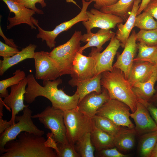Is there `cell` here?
<instances>
[{
    "label": "cell",
    "instance_id": "cell-27",
    "mask_svg": "<svg viewBox=\"0 0 157 157\" xmlns=\"http://www.w3.org/2000/svg\"><path fill=\"white\" fill-rule=\"evenodd\" d=\"M135 0H119L114 4L101 8L99 10L121 17L126 22L132 9Z\"/></svg>",
    "mask_w": 157,
    "mask_h": 157
},
{
    "label": "cell",
    "instance_id": "cell-3",
    "mask_svg": "<svg viewBox=\"0 0 157 157\" xmlns=\"http://www.w3.org/2000/svg\"><path fill=\"white\" fill-rule=\"evenodd\" d=\"M101 84L108 91L110 99H116L127 105L133 112L136 110L138 100L123 72L113 68L112 71L101 73Z\"/></svg>",
    "mask_w": 157,
    "mask_h": 157
},
{
    "label": "cell",
    "instance_id": "cell-26",
    "mask_svg": "<svg viewBox=\"0 0 157 157\" xmlns=\"http://www.w3.org/2000/svg\"><path fill=\"white\" fill-rule=\"evenodd\" d=\"M90 133L92 143L96 150L115 147L114 136L97 128L93 124Z\"/></svg>",
    "mask_w": 157,
    "mask_h": 157
},
{
    "label": "cell",
    "instance_id": "cell-40",
    "mask_svg": "<svg viewBox=\"0 0 157 157\" xmlns=\"http://www.w3.org/2000/svg\"><path fill=\"white\" fill-rule=\"evenodd\" d=\"M143 11L149 12L157 21V0H151Z\"/></svg>",
    "mask_w": 157,
    "mask_h": 157
},
{
    "label": "cell",
    "instance_id": "cell-44",
    "mask_svg": "<svg viewBox=\"0 0 157 157\" xmlns=\"http://www.w3.org/2000/svg\"><path fill=\"white\" fill-rule=\"evenodd\" d=\"M155 88L156 92L149 102L157 107V86Z\"/></svg>",
    "mask_w": 157,
    "mask_h": 157
},
{
    "label": "cell",
    "instance_id": "cell-24",
    "mask_svg": "<svg viewBox=\"0 0 157 157\" xmlns=\"http://www.w3.org/2000/svg\"><path fill=\"white\" fill-rule=\"evenodd\" d=\"M136 133L134 128H122L114 136L115 147L119 151L126 152L132 149L135 144Z\"/></svg>",
    "mask_w": 157,
    "mask_h": 157
},
{
    "label": "cell",
    "instance_id": "cell-7",
    "mask_svg": "<svg viewBox=\"0 0 157 157\" xmlns=\"http://www.w3.org/2000/svg\"><path fill=\"white\" fill-rule=\"evenodd\" d=\"M23 114L16 116L15 122L6 129L0 135V153L2 154L5 146L8 142L15 139L21 133L26 132L43 136L44 131L39 129L34 123L32 119V111L28 108H25Z\"/></svg>",
    "mask_w": 157,
    "mask_h": 157
},
{
    "label": "cell",
    "instance_id": "cell-9",
    "mask_svg": "<svg viewBox=\"0 0 157 157\" xmlns=\"http://www.w3.org/2000/svg\"><path fill=\"white\" fill-rule=\"evenodd\" d=\"M82 8L78 14L69 20L62 22L51 31H47L42 29L38 24V20L34 18L32 20L33 23L37 26L39 31L36 37L38 39L41 38L42 42L45 41L47 46L50 49L55 47L56 43L55 39L59 34L63 31H67L77 23L87 20V9L89 5L94 2V1H86L85 0H82Z\"/></svg>",
    "mask_w": 157,
    "mask_h": 157
},
{
    "label": "cell",
    "instance_id": "cell-19",
    "mask_svg": "<svg viewBox=\"0 0 157 157\" xmlns=\"http://www.w3.org/2000/svg\"><path fill=\"white\" fill-rule=\"evenodd\" d=\"M115 33L111 29H100L96 33L90 31L82 35L81 41L87 42L83 46L81 47L79 52L82 53L83 51L91 47H96L98 51L100 52L102 50V46L114 36Z\"/></svg>",
    "mask_w": 157,
    "mask_h": 157
},
{
    "label": "cell",
    "instance_id": "cell-4",
    "mask_svg": "<svg viewBox=\"0 0 157 157\" xmlns=\"http://www.w3.org/2000/svg\"><path fill=\"white\" fill-rule=\"evenodd\" d=\"M82 36L81 31H75L66 42L54 48L49 52L50 56L58 64L61 76L70 75L74 60L81 47Z\"/></svg>",
    "mask_w": 157,
    "mask_h": 157
},
{
    "label": "cell",
    "instance_id": "cell-39",
    "mask_svg": "<svg viewBox=\"0 0 157 157\" xmlns=\"http://www.w3.org/2000/svg\"><path fill=\"white\" fill-rule=\"evenodd\" d=\"M89 1L91 0H85ZM95 3L94 7L96 9L99 10L101 8L113 5L116 3L119 0H93Z\"/></svg>",
    "mask_w": 157,
    "mask_h": 157
},
{
    "label": "cell",
    "instance_id": "cell-1",
    "mask_svg": "<svg viewBox=\"0 0 157 157\" xmlns=\"http://www.w3.org/2000/svg\"><path fill=\"white\" fill-rule=\"evenodd\" d=\"M27 86L24 95V101L30 104L39 96L45 97L51 102L52 106L63 111L76 108L79 101V96L75 92L72 96L67 95L58 86L62 83V79L58 78L53 80H44L43 86L36 81L33 74L28 75Z\"/></svg>",
    "mask_w": 157,
    "mask_h": 157
},
{
    "label": "cell",
    "instance_id": "cell-21",
    "mask_svg": "<svg viewBox=\"0 0 157 157\" xmlns=\"http://www.w3.org/2000/svg\"><path fill=\"white\" fill-rule=\"evenodd\" d=\"M156 67L155 64L148 62H134L127 79L131 87L147 80Z\"/></svg>",
    "mask_w": 157,
    "mask_h": 157
},
{
    "label": "cell",
    "instance_id": "cell-25",
    "mask_svg": "<svg viewBox=\"0 0 157 157\" xmlns=\"http://www.w3.org/2000/svg\"><path fill=\"white\" fill-rule=\"evenodd\" d=\"M101 78L100 74L92 78L77 82L73 85L72 87H77L76 92L79 95V101L92 92H95L98 93L101 92Z\"/></svg>",
    "mask_w": 157,
    "mask_h": 157
},
{
    "label": "cell",
    "instance_id": "cell-12",
    "mask_svg": "<svg viewBox=\"0 0 157 157\" xmlns=\"http://www.w3.org/2000/svg\"><path fill=\"white\" fill-rule=\"evenodd\" d=\"M88 19L82 22L87 33L91 31L94 28L100 29H115L118 24L123 23V20L121 17L111 13L102 12L99 10L92 8L87 10Z\"/></svg>",
    "mask_w": 157,
    "mask_h": 157
},
{
    "label": "cell",
    "instance_id": "cell-43",
    "mask_svg": "<svg viewBox=\"0 0 157 157\" xmlns=\"http://www.w3.org/2000/svg\"><path fill=\"white\" fill-rule=\"evenodd\" d=\"M151 0H142L138 11L137 15L141 13Z\"/></svg>",
    "mask_w": 157,
    "mask_h": 157
},
{
    "label": "cell",
    "instance_id": "cell-37",
    "mask_svg": "<svg viewBox=\"0 0 157 157\" xmlns=\"http://www.w3.org/2000/svg\"><path fill=\"white\" fill-rule=\"evenodd\" d=\"M18 3L26 7L33 10L38 14H43L44 12L41 10L37 8L35 4L39 3L42 8L46 7L47 4L44 0H14Z\"/></svg>",
    "mask_w": 157,
    "mask_h": 157
},
{
    "label": "cell",
    "instance_id": "cell-11",
    "mask_svg": "<svg viewBox=\"0 0 157 157\" xmlns=\"http://www.w3.org/2000/svg\"><path fill=\"white\" fill-rule=\"evenodd\" d=\"M35 78L37 79L53 80L61 76L60 67L49 52H35L34 58Z\"/></svg>",
    "mask_w": 157,
    "mask_h": 157
},
{
    "label": "cell",
    "instance_id": "cell-35",
    "mask_svg": "<svg viewBox=\"0 0 157 157\" xmlns=\"http://www.w3.org/2000/svg\"><path fill=\"white\" fill-rule=\"evenodd\" d=\"M56 151L58 157H81L76 151L74 144L68 143L65 144L58 143Z\"/></svg>",
    "mask_w": 157,
    "mask_h": 157
},
{
    "label": "cell",
    "instance_id": "cell-22",
    "mask_svg": "<svg viewBox=\"0 0 157 157\" xmlns=\"http://www.w3.org/2000/svg\"><path fill=\"white\" fill-rule=\"evenodd\" d=\"M142 0H135L130 15L124 24L123 23L117 24V28L115 37L120 42V46L124 48L130 36L134 25L135 17L140 7V3Z\"/></svg>",
    "mask_w": 157,
    "mask_h": 157
},
{
    "label": "cell",
    "instance_id": "cell-20",
    "mask_svg": "<svg viewBox=\"0 0 157 157\" xmlns=\"http://www.w3.org/2000/svg\"><path fill=\"white\" fill-rule=\"evenodd\" d=\"M157 81V67L156 66L147 80L143 82L136 83L132 87L138 101H149L156 92L154 85Z\"/></svg>",
    "mask_w": 157,
    "mask_h": 157
},
{
    "label": "cell",
    "instance_id": "cell-31",
    "mask_svg": "<svg viewBox=\"0 0 157 157\" xmlns=\"http://www.w3.org/2000/svg\"><path fill=\"white\" fill-rule=\"evenodd\" d=\"M138 53L133 61H147L155 64L157 56V45L147 46L142 43L137 44Z\"/></svg>",
    "mask_w": 157,
    "mask_h": 157
},
{
    "label": "cell",
    "instance_id": "cell-5",
    "mask_svg": "<svg viewBox=\"0 0 157 157\" xmlns=\"http://www.w3.org/2000/svg\"><path fill=\"white\" fill-rule=\"evenodd\" d=\"M37 119L45 128L50 130L52 137L58 143L65 144L69 143L66 135V128L63 110L48 106L40 113L32 115Z\"/></svg>",
    "mask_w": 157,
    "mask_h": 157
},
{
    "label": "cell",
    "instance_id": "cell-13",
    "mask_svg": "<svg viewBox=\"0 0 157 157\" xmlns=\"http://www.w3.org/2000/svg\"><path fill=\"white\" fill-rule=\"evenodd\" d=\"M27 83V79L26 77L18 84L10 87V93L3 100L4 105L11 110V117L9 121L11 125L15 122L17 115L29 106L24 104Z\"/></svg>",
    "mask_w": 157,
    "mask_h": 157
},
{
    "label": "cell",
    "instance_id": "cell-14",
    "mask_svg": "<svg viewBox=\"0 0 157 157\" xmlns=\"http://www.w3.org/2000/svg\"><path fill=\"white\" fill-rule=\"evenodd\" d=\"M136 34L135 31L133 30L122 52L120 54H117V60L113 65V68L119 69L123 72L127 79L131 70L137 49Z\"/></svg>",
    "mask_w": 157,
    "mask_h": 157
},
{
    "label": "cell",
    "instance_id": "cell-18",
    "mask_svg": "<svg viewBox=\"0 0 157 157\" xmlns=\"http://www.w3.org/2000/svg\"><path fill=\"white\" fill-rule=\"evenodd\" d=\"M120 46V41L114 36L111 39L109 44L102 52H98L95 76L104 72L113 70L114 59Z\"/></svg>",
    "mask_w": 157,
    "mask_h": 157
},
{
    "label": "cell",
    "instance_id": "cell-45",
    "mask_svg": "<svg viewBox=\"0 0 157 157\" xmlns=\"http://www.w3.org/2000/svg\"><path fill=\"white\" fill-rule=\"evenodd\" d=\"M151 157H157V141L152 151Z\"/></svg>",
    "mask_w": 157,
    "mask_h": 157
},
{
    "label": "cell",
    "instance_id": "cell-38",
    "mask_svg": "<svg viewBox=\"0 0 157 157\" xmlns=\"http://www.w3.org/2000/svg\"><path fill=\"white\" fill-rule=\"evenodd\" d=\"M17 48L10 46L0 41V56L3 58H9L18 52Z\"/></svg>",
    "mask_w": 157,
    "mask_h": 157
},
{
    "label": "cell",
    "instance_id": "cell-2",
    "mask_svg": "<svg viewBox=\"0 0 157 157\" xmlns=\"http://www.w3.org/2000/svg\"><path fill=\"white\" fill-rule=\"evenodd\" d=\"M43 136L23 132L8 142L0 157H57L53 149L46 145Z\"/></svg>",
    "mask_w": 157,
    "mask_h": 157
},
{
    "label": "cell",
    "instance_id": "cell-34",
    "mask_svg": "<svg viewBox=\"0 0 157 157\" xmlns=\"http://www.w3.org/2000/svg\"><path fill=\"white\" fill-rule=\"evenodd\" d=\"M136 41L147 46L157 45V28L150 30H141L136 34Z\"/></svg>",
    "mask_w": 157,
    "mask_h": 157
},
{
    "label": "cell",
    "instance_id": "cell-6",
    "mask_svg": "<svg viewBox=\"0 0 157 157\" xmlns=\"http://www.w3.org/2000/svg\"><path fill=\"white\" fill-rule=\"evenodd\" d=\"M63 112L67 140L75 144L85 134L90 132L93 126L92 118L76 108Z\"/></svg>",
    "mask_w": 157,
    "mask_h": 157
},
{
    "label": "cell",
    "instance_id": "cell-15",
    "mask_svg": "<svg viewBox=\"0 0 157 157\" xmlns=\"http://www.w3.org/2000/svg\"><path fill=\"white\" fill-rule=\"evenodd\" d=\"M6 5L10 12L15 14L13 17H8L9 24L7 29H10L16 25L22 24H25L30 26L32 29H36L33 24V16L36 13L30 9L19 4L14 0H1Z\"/></svg>",
    "mask_w": 157,
    "mask_h": 157
},
{
    "label": "cell",
    "instance_id": "cell-16",
    "mask_svg": "<svg viewBox=\"0 0 157 157\" xmlns=\"http://www.w3.org/2000/svg\"><path fill=\"white\" fill-rule=\"evenodd\" d=\"M110 99L107 91L102 87L101 93L93 92L85 96L79 101L76 109L92 118Z\"/></svg>",
    "mask_w": 157,
    "mask_h": 157
},
{
    "label": "cell",
    "instance_id": "cell-32",
    "mask_svg": "<svg viewBox=\"0 0 157 157\" xmlns=\"http://www.w3.org/2000/svg\"><path fill=\"white\" fill-rule=\"evenodd\" d=\"M13 76L0 81V97L4 98L7 96L8 92L7 88L18 84L26 76L25 72L20 69H17L13 73Z\"/></svg>",
    "mask_w": 157,
    "mask_h": 157
},
{
    "label": "cell",
    "instance_id": "cell-36",
    "mask_svg": "<svg viewBox=\"0 0 157 157\" xmlns=\"http://www.w3.org/2000/svg\"><path fill=\"white\" fill-rule=\"evenodd\" d=\"M129 155L123 154L116 147L96 150L95 156L97 157H128Z\"/></svg>",
    "mask_w": 157,
    "mask_h": 157
},
{
    "label": "cell",
    "instance_id": "cell-41",
    "mask_svg": "<svg viewBox=\"0 0 157 157\" xmlns=\"http://www.w3.org/2000/svg\"><path fill=\"white\" fill-rule=\"evenodd\" d=\"M138 101L142 103L147 107L157 126V107L149 101Z\"/></svg>",
    "mask_w": 157,
    "mask_h": 157
},
{
    "label": "cell",
    "instance_id": "cell-17",
    "mask_svg": "<svg viewBox=\"0 0 157 157\" xmlns=\"http://www.w3.org/2000/svg\"><path fill=\"white\" fill-rule=\"evenodd\" d=\"M130 117L135 124L136 135H141L157 130V126L147 107L138 101L135 111L131 113Z\"/></svg>",
    "mask_w": 157,
    "mask_h": 157
},
{
    "label": "cell",
    "instance_id": "cell-8",
    "mask_svg": "<svg viewBox=\"0 0 157 157\" xmlns=\"http://www.w3.org/2000/svg\"><path fill=\"white\" fill-rule=\"evenodd\" d=\"M97 48L92 47L88 56L78 52L72 64L70 75L72 78L68 83L71 86L76 83L92 78L95 76L97 60Z\"/></svg>",
    "mask_w": 157,
    "mask_h": 157
},
{
    "label": "cell",
    "instance_id": "cell-23",
    "mask_svg": "<svg viewBox=\"0 0 157 157\" xmlns=\"http://www.w3.org/2000/svg\"><path fill=\"white\" fill-rule=\"evenodd\" d=\"M37 46L31 43L17 53L9 58L0 60V75L2 76L9 68L27 59L34 58Z\"/></svg>",
    "mask_w": 157,
    "mask_h": 157
},
{
    "label": "cell",
    "instance_id": "cell-33",
    "mask_svg": "<svg viewBox=\"0 0 157 157\" xmlns=\"http://www.w3.org/2000/svg\"><path fill=\"white\" fill-rule=\"evenodd\" d=\"M134 27L141 30H150L157 28V21L149 12L143 11L137 15L135 19Z\"/></svg>",
    "mask_w": 157,
    "mask_h": 157
},
{
    "label": "cell",
    "instance_id": "cell-29",
    "mask_svg": "<svg viewBox=\"0 0 157 157\" xmlns=\"http://www.w3.org/2000/svg\"><path fill=\"white\" fill-rule=\"evenodd\" d=\"M91 118L93 124L96 127L114 136L122 128L110 119L103 116L95 115Z\"/></svg>",
    "mask_w": 157,
    "mask_h": 157
},
{
    "label": "cell",
    "instance_id": "cell-42",
    "mask_svg": "<svg viewBox=\"0 0 157 157\" xmlns=\"http://www.w3.org/2000/svg\"><path fill=\"white\" fill-rule=\"evenodd\" d=\"M2 116H0V134L11 126L9 121L4 120Z\"/></svg>",
    "mask_w": 157,
    "mask_h": 157
},
{
    "label": "cell",
    "instance_id": "cell-30",
    "mask_svg": "<svg viewBox=\"0 0 157 157\" xmlns=\"http://www.w3.org/2000/svg\"><path fill=\"white\" fill-rule=\"evenodd\" d=\"M76 150L81 157H94L95 148L93 144L90 132L85 134L74 144Z\"/></svg>",
    "mask_w": 157,
    "mask_h": 157
},
{
    "label": "cell",
    "instance_id": "cell-28",
    "mask_svg": "<svg viewBox=\"0 0 157 157\" xmlns=\"http://www.w3.org/2000/svg\"><path fill=\"white\" fill-rule=\"evenodd\" d=\"M157 141V130L141 135L139 147L140 156L143 157H151Z\"/></svg>",
    "mask_w": 157,
    "mask_h": 157
},
{
    "label": "cell",
    "instance_id": "cell-10",
    "mask_svg": "<svg viewBox=\"0 0 157 157\" xmlns=\"http://www.w3.org/2000/svg\"><path fill=\"white\" fill-rule=\"evenodd\" d=\"M130 110L124 102L110 99L99 109L96 115L106 117L118 126L133 129L135 126L130 119Z\"/></svg>",
    "mask_w": 157,
    "mask_h": 157
},
{
    "label": "cell",
    "instance_id": "cell-46",
    "mask_svg": "<svg viewBox=\"0 0 157 157\" xmlns=\"http://www.w3.org/2000/svg\"><path fill=\"white\" fill-rule=\"evenodd\" d=\"M155 65H156V67H157V56L156 58V61H155Z\"/></svg>",
    "mask_w": 157,
    "mask_h": 157
}]
</instances>
